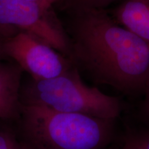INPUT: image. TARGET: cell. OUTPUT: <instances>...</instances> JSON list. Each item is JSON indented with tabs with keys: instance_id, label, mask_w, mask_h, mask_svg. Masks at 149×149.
Listing matches in <instances>:
<instances>
[{
	"instance_id": "6da1fadb",
	"label": "cell",
	"mask_w": 149,
	"mask_h": 149,
	"mask_svg": "<svg viewBox=\"0 0 149 149\" xmlns=\"http://www.w3.org/2000/svg\"><path fill=\"white\" fill-rule=\"evenodd\" d=\"M70 59L100 84L126 95L144 92L149 80V42L104 9L71 8Z\"/></svg>"
},
{
	"instance_id": "7a4b0ae2",
	"label": "cell",
	"mask_w": 149,
	"mask_h": 149,
	"mask_svg": "<svg viewBox=\"0 0 149 149\" xmlns=\"http://www.w3.org/2000/svg\"><path fill=\"white\" fill-rule=\"evenodd\" d=\"M24 127L35 149H106L114 136V120L23 105Z\"/></svg>"
},
{
	"instance_id": "3957f363",
	"label": "cell",
	"mask_w": 149,
	"mask_h": 149,
	"mask_svg": "<svg viewBox=\"0 0 149 149\" xmlns=\"http://www.w3.org/2000/svg\"><path fill=\"white\" fill-rule=\"evenodd\" d=\"M24 105H33L62 113H79L115 120L122 111L117 97L105 94L83 82L75 66L57 77L31 78L20 88Z\"/></svg>"
},
{
	"instance_id": "277c9868",
	"label": "cell",
	"mask_w": 149,
	"mask_h": 149,
	"mask_svg": "<svg viewBox=\"0 0 149 149\" xmlns=\"http://www.w3.org/2000/svg\"><path fill=\"white\" fill-rule=\"evenodd\" d=\"M29 33L69 57L68 35L51 8L32 0H0V38Z\"/></svg>"
},
{
	"instance_id": "5b68a950",
	"label": "cell",
	"mask_w": 149,
	"mask_h": 149,
	"mask_svg": "<svg viewBox=\"0 0 149 149\" xmlns=\"http://www.w3.org/2000/svg\"><path fill=\"white\" fill-rule=\"evenodd\" d=\"M2 51L34 79L57 77L74 66L69 57L29 33L19 32L3 40Z\"/></svg>"
},
{
	"instance_id": "8992f818",
	"label": "cell",
	"mask_w": 149,
	"mask_h": 149,
	"mask_svg": "<svg viewBox=\"0 0 149 149\" xmlns=\"http://www.w3.org/2000/svg\"><path fill=\"white\" fill-rule=\"evenodd\" d=\"M22 73L17 65L0 62V119L13 117L21 110Z\"/></svg>"
},
{
	"instance_id": "52a82bcc",
	"label": "cell",
	"mask_w": 149,
	"mask_h": 149,
	"mask_svg": "<svg viewBox=\"0 0 149 149\" xmlns=\"http://www.w3.org/2000/svg\"><path fill=\"white\" fill-rule=\"evenodd\" d=\"M114 19L149 42V0H123L115 8Z\"/></svg>"
},
{
	"instance_id": "ba28073f",
	"label": "cell",
	"mask_w": 149,
	"mask_h": 149,
	"mask_svg": "<svg viewBox=\"0 0 149 149\" xmlns=\"http://www.w3.org/2000/svg\"><path fill=\"white\" fill-rule=\"evenodd\" d=\"M120 149H149V128L128 130Z\"/></svg>"
},
{
	"instance_id": "9c48e42d",
	"label": "cell",
	"mask_w": 149,
	"mask_h": 149,
	"mask_svg": "<svg viewBox=\"0 0 149 149\" xmlns=\"http://www.w3.org/2000/svg\"><path fill=\"white\" fill-rule=\"evenodd\" d=\"M117 0H69L70 8L104 9L110 3Z\"/></svg>"
},
{
	"instance_id": "30bf717a",
	"label": "cell",
	"mask_w": 149,
	"mask_h": 149,
	"mask_svg": "<svg viewBox=\"0 0 149 149\" xmlns=\"http://www.w3.org/2000/svg\"><path fill=\"white\" fill-rule=\"evenodd\" d=\"M0 149H28L17 141L11 134L0 131Z\"/></svg>"
},
{
	"instance_id": "8fae6325",
	"label": "cell",
	"mask_w": 149,
	"mask_h": 149,
	"mask_svg": "<svg viewBox=\"0 0 149 149\" xmlns=\"http://www.w3.org/2000/svg\"><path fill=\"white\" fill-rule=\"evenodd\" d=\"M143 93L144 94V99L142 104L143 113H144L147 120L149 121V80L146 87H145Z\"/></svg>"
},
{
	"instance_id": "7c38bea8",
	"label": "cell",
	"mask_w": 149,
	"mask_h": 149,
	"mask_svg": "<svg viewBox=\"0 0 149 149\" xmlns=\"http://www.w3.org/2000/svg\"><path fill=\"white\" fill-rule=\"evenodd\" d=\"M60 1L61 0H42V4L46 8H51L55 3Z\"/></svg>"
},
{
	"instance_id": "4fadbf2b",
	"label": "cell",
	"mask_w": 149,
	"mask_h": 149,
	"mask_svg": "<svg viewBox=\"0 0 149 149\" xmlns=\"http://www.w3.org/2000/svg\"><path fill=\"white\" fill-rule=\"evenodd\" d=\"M4 55L2 51V40L0 38V59H1V57Z\"/></svg>"
},
{
	"instance_id": "5bb4252c",
	"label": "cell",
	"mask_w": 149,
	"mask_h": 149,
	"mask_svg": "<svg viewBox=\"0 0 149 149\" xmlns=\"http://www.w3.org/2000/svg\"><path fill=\"white\" fill-rule=\"evenodd\" d=\"M32 1H38V2H40L42 3V0H32Z\"/></svg>"
}]
</instances>
